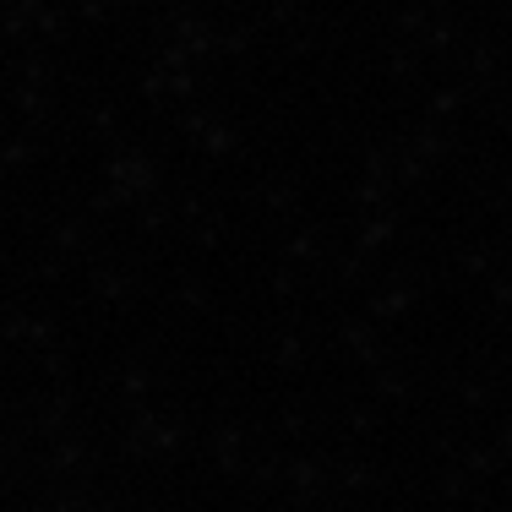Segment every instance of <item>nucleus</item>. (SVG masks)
I'll use <instances>...</instances> for the list:
<instances>
[]
</instances>
